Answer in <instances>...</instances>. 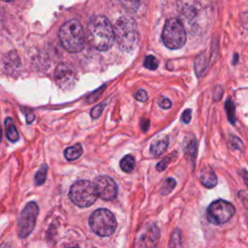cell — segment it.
Returning <instances> with one entry per match:
<instances>
[{"label":"cell","instance_id":"obj_3","mask_svg":"<svg viewBox=\"0 0 248 248\" xmlns=\"http://www.w3.org/2000/svg\"><path fill=\"white\" fill-rule=\"evenodd\" d=\"M62 46L69 52H79L85 44V34L79 21L70 19L66 21L58 33Z\"/></svg>","mask_w":248,"mask_h":248},{"label":"cell","instance_id":"obj_27","mask_svg":"<svg viewBox=\"0 0 248 248\" xmlns=\"http://www.w3.org/2000/svg\"><path fill=\"white\" fill-rule=\"evenodd\" d=\"M149 120L148 119H141V121H140V128H141V130L143 131V132H145V131H147L148 129H149Z\"/></svg>","mask_w":248,"mask_h":248},{"label":"cell","instance_id":"obj_17","mask_svg":"<svg viewBox=\"0 0 248 248\" xmlns=\"http://www.w3.org/2000/svg\"><path fill=\"white\" fill-rule=\"evenodd\" d=\"M46 173H47V166L45 165V164H43V165L39 168L38 171H37L36 174H35V184H36L37 186L42 185V184L45 182L46 177Z\"/></svg>","mask_w":248,"mask_h":248},{"label":"cell","instance_id":"obj_23","mask_svg":"<svg viewBox=\"0 0 248 248\" xmlns=\"http://www.w3.org/2000/svg\"><path fill=\"white\" fill-rule=\"evenodd\" d=\"M158 105L162 108H165V109H168L171 107V102L170 99L166 98V97H162L159 99L158 101Z\"/></svg>","mask_w":248,"mask_h":248},{"label":"cell","instance_id":"obj_9","mask_svg":"<svg viewBox=\"0 0 248 248\" xmlns=\"http://www.w3.org/2000/svg\"><path fill=\"white\" fill-rule=\"evenodd\" d=\"M54 79L61 89L69 90L77 81V74L71 66L61 63L54 71Z\"/></svg>","mask_w":248,"mask_h":248},{"label":"cell","instance_id":"obj_28","mask_svg":"<svg viewBox=\"0 0 248 248\" xmlns=\"http://www.w3.org/2000/svg\"><path fill=\"white\" fill-rule=\"evenodd\" d=\"M241 174H242V177H243L244 182L248 185V171H246V170H242Z\"/></svg>","mask_w":248,"mask_h":248},{"label":"cell","instance_id":"obj_2","mask_svg":"<svg viewBox=\"0 0 248 248\" xmlns=\"http://www.w3.org/2000/svg\"><path fill=\"white\" fill-rule=\"evenodd\" d=\"M115 41L118 46L125 51H132L139 43V30L136 21L124 16L117 19L114 25Z\"/></svg>","mask_w":248,"mask_h":248},{"label":"cell","instance_id":"obj_5","mask_svg":"<svg viewBox=\"0 0 248 248\" xmlns=\"http://www.w3.org/2000/svg\"><path fill=\"white\" fill-rule=\"evenodd\" d=\"M162 41L170 49H178L186 43V31L177 18H170L166 21L162 31Z\"/></svg>","mask_w":248,"mask_h":248},{"label":"cell","instance_id":"obj_18","mask_svg":"<svg viewBox=\"0 0 248 248\" xmlns=\"http://www.w3.org/2000/svg\"><path fill=\"white\" fill-rule=\"evenodd\" d=\"M175 185H176V181L173 178L169 177L163 183V185H162V187L160 189V193L162 195H168L169 193H170L174 189Z\"/></svg>","mask_w":248,"mask_h":248},{"label":"cell","instance_id":"obj_29","mask_svg":"<svg viewBox=\"0 0 248 248\" xmlns=\"http://www.w3.org/2000/svg\"><path fill=\"white\" fill-rule=\"evenodd\" d=\"M33 120H34V114H33V113H29V114H27L26 122H27V123H31Z\"/></svg>","mask_w":248,"mask_h":248},{"label":"cell","instance_id":"obj_26","mask_svg":"<svg viewBox=\"0 0 248 248\" xmlns=\"http://www.w3.org/2000/svg\"><path fill=\"white\" fill-rule=\"evenodd\" d=\"M191 113H192V110L190 108L184 110V112L182 113V116H181V120L185 123V124H188L191 120Z\"/></svg>","mask_w":248,"mask_h":248},{"label":"cell","instance_id":"obj_30","mask_svg":"<svg viewBox=\"0 0 248 248\" xmlns=\"http://www.w3.org/2000/svg\"><path fill=\"white\" fill-rule=\"evenodd\" d=\"M3 1H6V2H11V1H14V0H3Z\"/></svg>","mask_w":248,"mask_h":248},{"label":"cell","instance_id":"obj_10","mask_svg":"<svg viewBox=\"0 0 248 248\" xmlns=\"http://www.w3.org/2000/svg\"><path fill=\"white\" fill-rule=\"evenodd\" d=\"M94 185H95L98 197H100L101 199L106 201H111L116 198L117 185L111 177L108 175L99 176L95 179Z\"/></svg>","mask_w":248,"mask_h":248},{"label":"cell","instance_id":"obj_7","mask_svg":"<svg viewBox=\"0 0 248 248\" xmlns=\"http://www.w3.org/2000/svg\"><path fill=\"white\" fill-rule=\"evenodd\" d=\"M235 209L229 202L218 200L213 202L206 210L207 220L215 225L227 223L234 214Z\"/></svg>","mask_w":248,"mask_h":248},{"label":"cell","instance_id":"obj_13","mask_svg":"<svg viewBox=\"0 0 248 248\" xmlns=\"http://www.w3.org/2000/svg\"><path fill=\"white\" fill-rule=\"evenodd\" d=\"M169 145V139L165 137L164 139H161L159 140H156L151 143L150 145V153L154 156H159L163 154Z\"/></svg>","mask_w":248,"mask_h":248},{"label":"cell","instance_id":"obj_24","mask_svg":"<svg viewBox=\"0 0 248 248\" xmlns=\"http://www.w3.org/2000/svg\"><path fill=\"white\" fill-rule=\"evenodd\" d=\"M136 99L138 100V101H140V102H144V101H146V99H147V93H146V91L144 90V89H140L137 93H136Z\"/></svg>","mask_w":248,"mask_h":248},{"label":"cell","instance_id":"obj_15","mask_svg":"<svg viewBox=\"0 0 248 248\" xmlns=\"http://www.w3.org/2000/svg\"><path fill=\"white\" fill-rule=\"evenodd\" d=\"M82 146L80 143H77L73 146H70L68 148H66L64 154H65V157L67 160L69 161H74L78 158L80 157V155L82 154Z\"/></svg>","mask_w":248,"mask_h":248},{"label":"cell","instance_id":"obj_14","mask_svg":"<svg viewBox=\"0 0 248 248\" xmlns=\"http://www.w3.org/2000/svg\"><path fill=\"white\" fill-rule=\"evenodd\" d=\"M5 126H6V135H7V138L9 139L10 141L12 142H16L19 136H18V132L16 130V128L15 127V124H14V121L12 118L8 117L6 118L5 120Z\"/></svg>","mask_w":248,"mask_h":248},{"label":"cell","instance_id":"obj_16","mask_svg":"<svg viewBox=\"0 0 248 248\" xmlns=\"http://www.w3.org/2000/svg\"><path fill=\"white\" fill-rule=\"evenodd\" d=\"M135 159L132 155L128 154L126 155L125 157H123L120 161V168L123 171H126V172H129V171H132L135 168Z\"/></svg>","mask_w":248,"mask_h":248},{"label":"cell","instance_id":"obj_12","mask_svg":"<svg viewBox=\"0 0 248 248\" xmlns=\"http://www.w3.org/2000/svg\"><path fill=\"white\" fill-rule=\"evenodd\" d=\"M200 180L202 184L207 188H212L217 184L216 174L211 169L202 170L200 174Z\"/></svg>","mask_w":248,"mask_h":248},{"label":"cell","instance_id":"obj_20","mask_svg":"<svg viewBox=\"0 0 248 248\" xmlns=\"http://www.w3.org/2000/svg\"><path fill=\"white\" fill-rule=\"evenodd\" d=\"M226 108H227L229 120L232 123H234V106L230 99H228V101L226 102Z\"/></svg>","mask_w":248,"mask_h":248},{"label":"cell","instance_id":"obj_19","mask_svg":"<svg viewBox=\"0 0 248 248\" xmlns=\"http://www.w3.org/2000/svg\"><path fill=\"white\" fill-rule=\"evenodd\" d=\"M143 66L148 70H156L158 67V60L153 55H147L144 58Z\"/></svg>","mask_w":248,"mask_h":248},{"label":"cell","instance_id":"obj_4","mask_svg":"<svg viewBox=\"0 0 248 248\" xmlns=\"http://www.w3.org/2000/svg\"><path fill=\"white\" fill-rule=\"evenodd\" d=\"M69 197L78 207H88L96 202L98 194L94 183L89 180H78L71 186Z\"/></svg>","mask_w":248,"mask_h":248},{"label":"cell","instance_id":"obj_21","mask_svg":"<svg viewBox=\"0 0 248 248\" xmlns=\"http://www.w3.org/2000/svg\"><path fill=\"white\" fill-rule=\"evenodd\" d=\"M105 105H106V103H103V104H100V105L94 107V108L91 109V112H90L91 117L94 118V119L98 118V117L101 115V113L103 112V109H104V108H105Z\"/></svg>","mask_w":248,"mask_h":248},{"label":"cell","instance_id":"obj_6","mask_svg":"<svg viewBox=\"0 0 248 248\" xmlns=\"http://www.w3.org/2000/svg\"><path fill=\"white\" fill-rule=\"evenodd\" d=\"M89 226L99 236L111 235L117 227L114 215L106 208L95 210L89 218Z\"/></svg>","mask_w":248,"mask_h":248},{"label":"cell","instance_id":"obj_11","mask_svg":"<svg viewBox=\"0 0 248 248\" xmlns=\"http://www.w3.org/2000/svg\"><path fill=\"white\" fill-rule=\"evenodd\" d=\"M159 230L156 225H147L140 232H139L136 239V246L140 247H153L157 244L159 239Z\"/></svg>","mask_w":248,"mask_h":248},{"label":"cell","instance_id":"obj_22","mask_svg":"<svg viewBox=\"0 0 248 248\" xmlns=\"http://www.w3.org/2000/svg\"><path fill=\"white\" fill-rule=\"evenodd\" d=\"M170 160H171L170 157H165L162 161H160V162L157 164V166H156L157 170H158V171L164 170L168 167V165H169V163L170 162Z\"/></svg>","mask_w":248,"mask_h":248},{"label":"cell","instance_id":"obj_8","mask_svg":"<svg viewBox=\"0 0 248 248\" xmlns=\"http://www.w3.org/2000/svg\"><path fill=\"white\" fill-rule=\"evenodd\" d=\"M39 213V207L36 202H28L21 211L17 222V232L20 238L27 237L34 230L36 219Z\"/></svg>","mask_w":248,"mask_h":248},{"label":"cell","instance_id":"obj_1","mask_svg":"<svg viewBox=\"0 0 248 248\" xmlns=\"http://www.w3.org/2000/svg\"><path fill=\"white\" fill-rule=\"evenodd\" d=\"M86 37L93 47L100 51H106L114 43V27L106 16H95L87 24Z\"/></svg>","mask_w":248,"mask_h":248},{"label":"cell","instance_id":"obj_25","mask_svg":"<svg viewBox=\"0 0 248 248\" xmlns=\"http://www.w3.org/2000/svg\"><path fill=\"white\" fill-rule=\"evenodd\" d=\"M173 241H175L173 246H178V245H180V232H179V231H178V232L175 231V232L172 233V235H171V237H170V244H171Z\"/></svg>","mask_w":248,"mask_h":248}]
</instances>
